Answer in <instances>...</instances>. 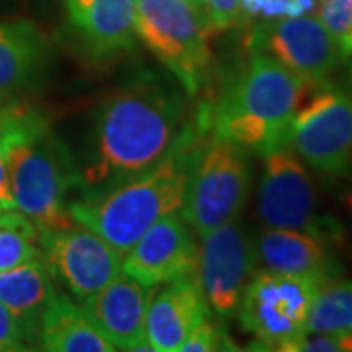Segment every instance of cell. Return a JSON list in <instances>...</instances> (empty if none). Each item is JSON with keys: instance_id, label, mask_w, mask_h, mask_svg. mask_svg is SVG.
I'll return each instance as SVG.
<instances>
[{"instance_id": "obj_3", "label": "cell", "mask_w": 352, "mask_h": 352, "mask_svg": "<svg viewBox=\"0 0 352 352\" xmlns=\"http://www.w3.org/2000/svg\"><path fill=\"white\" fill-rule=\"evenodd\" d=\"M14 208L38 223L55 229L75 223L69 196L80 190V166L63 141L53 135L43 116L18 108L0 131Z\"/></svg>"}, {"instance_id": "obj_5", "label": "cell", "mask_w": 352, "mask_h": 352, "mask_svg": "<svg viewBox=\"0 0 352 352\" xmlns=\"http://www.w3.org/2000/svg\"><path fill=\"white\" fill-rule=\"evenodd\" d=\"M206 12L182 0H138L135 34L188 96L208 85L212 51Z\"/></svg>"}, {"instance_id": "obj_27", "label": "cell", "mask_w": 352, "mask_h": 352, "mask_svg": "<svg viewBox=\"0 0 352 352\" xmlns=\"http://www.w3.org/2000/svg\"><path fill=\"white\" fill-rule=\"evenodd\" d=\"M292 352H340L339 337L329 333L305 331L294 344Z\"/></svg>"}, {"instance_id": "obj_13", "label": "cell", "mask_w": 352, "mask_h": 352, "mask_svg": "<svg viewBox=\"0 0 352 352\" xmlns=\"http://www.w3.org/2000/svg\"><path fill=\"white\" fill-rule=\"evenodd\" d=\"M200 245L198 235L173 212L155 221L126 252L122 272L147 288H157L180 278L196 276Z\"/></svg>"}, {"instance_id": "obj_1", "label": "cell", "mask_w": 352, "mask_h": 352, "mask_svg": "<svg viewBox=\"0 0 352 352\" xmlns=\"http://www.w3.org/2000/svg\"><path fill=\"white\" fill-rule=\"evenodd\" d=\"M178 80L143 73L96 108L80 166V196L112 190L161 163L186 131L188 104Z\"/></svg>"}, {"instance_id": "obj_12", "label": "cell", "mask_w": 352, "mask_h": 352, "mask_svg": "<svg viewBox=\"0 0 352 352\" xmlns=\"http://www.w3.org/2000/svg\"><path fill=\"white\" fill-rule=\"evenodd\" d=\"M200 241L196 280L210 311L226 321L233 319L254 274V243L235 221L217 227Z\"/></svg>"}, {"instance_id": "obj_2", "label": "cell", "mask_w": 352, "mask_h": 352, "mask_svg": "<svg viewBox=\"0 0 352 352\" xmlns=\"http://www.w3.org/2000/svg\"><path fill=\"white\" fill-rule=\"evenodd\" d=\"M206 126L208 120L190 122L178 145L149 170L112 190L78 196L69 204L71 219L126 254L155 221L180 212L192 166L204 145L200 131Z\"/></svg>"}, {"instance_id": "obj_6", "label": "cell", "mask_w": 352, "mask_h": 352, "mask_svg": "<svg viewBox=\"0 0 352 352\" xmlns=\"http://www.w3.org/2000/svg\"><path fill=\"white\" fill-rule=\"evenodd\" d=\"M252 184L245 149L226 139L212 138L194 161L180 215L204 239L214 229L235 221L245 208Z\"/></svg>"}, {"instance_id": "obj_21", "label": "cell", "mask_w": 352, "mask_h": 352, "mask_svg": "<svg viewBox=\"0 0 352 352\" xmlns=\"http://www.w3.org/2000/svg\"><path fill=\"white\" fill-rule=\"evenodd\" d=\"M305 331L352 335V282H325L315 292Z\"/></svg>"}, {"instance_id": "obj_26", "label": "cell", "mask_w": 352, "mask_h": 352, "mask_svg": "<svg viewBox=\"0 0 352 352\" xmlns=\"http://www.w3.org/2000/svg\"><path fill=\"white\" fill-rule=\"evenodd\" d=\"M25 337L16 315L0 303V352L24 351Z\"/></svg>"}, {"instance_id": "obj_25", "label": "cell", "mask_w": 352, "mask_h": 352, "mask_svg": "<svg viewBox=\"0 0 352 352\" xmlns=\"http://www.w3.org/2000/svg\"><path fill=\"white\" fill-rule=\"evenodd\" d=\"M204 12L210 32H223L241 22V0H206Z\"/></svg>"}, {"instance_id": "obj_35", "label": "cell", "mask_w": 352, "mask_h": 352, "mask_svg": "<svg viewBox=\"0 0 352 352\" xmlns=\"http://www.w3.org/2000/svg\"><path fill=\"white\" fill-rule=\"evenodd\" d=\"M0 212H2V208H0Z\"/></svg>"}, {"instance_id": "obj_16", "label": "cell", "mask_w": 352, "mask_h": 352, "mask_svg": "<svg viewBox=\"0 0 352 352\" xmlns=\"http://www.w3.org/2000/svg\"><path fill=\"white\" fill-rule=\"evenodd\" d=\"M210 305L196 276L163 284L149 302L145 333L153 351H180L190 331L210 319Z\"/></svg>"}, {"instance_id": "obj_19", "label": "cell", "mask_w": 352, "mask_h": 352, "mask_svg": "<svg viewBox=\"0 0 352 352\" xmlns=\"http://www.w3.org/2000/svg\"><path fill=\"white\" fill-rule=\"evenodd\" d=\"M38 342L51 352H112L110 340L92 325L85 311L65 294L55 292L41 315Z\"/></svg>"}, {"instance_id": "obj_18", "label": "cell", "mask_w": 352, "mask_h": 352, "mask_svg": "<svg viewBox=\"0 0 352 352\" xmlns=\"http://www.w3.org/2000/svg\"><path fill=\"white\" fill-rule=\"evenodd\" d=\"M55 292L51 270L41 256L0 272V303L20 321L25 342L38 340L41 315Z\"/></svg>"}, {"instance_id": "obj_34", "label": "cell", "mask_w": 352, "mask_h": 352, "mask_svg": "<svg viewBox=\"0 0 352 352\" xmlns=\"http://www.w3.org/2000/svg\"><path fill=\"white\" fill-rule=\"evenodd\" d=\"M349 87H351V92H352V61L349 65Z\"/></svg>"}, {"instance_id": "obj_14", "label": "cell", "mask_w": 352, "mask_h": 352, "mask_svg": "<svg viewBox=\"0 0 352 352\" xmlns=\"http://www.w3.org/2000/svg\"><path fill=\"white\" fill-rule=\"evenodd\" d=\"M151 289L122 272L85 298L80 309L116 351H153L145 333Z\"/></svg>"}, {"instance_id": "obj_33", "label": "cell", "mask_w": 352, "mask_h": 352, "mask_svg": "<svg viewBox=\"0 0 352 352\" xmlns=\"http://www.w3.org/2000/svg\"><path fill=\"white\" fill-rule=\"evenodd\" d=\"M182 2H188V4H192V6H196V8L204 10V2H206V0H182Z\"/></svg>"}, {"instance_id": "obj_22", "label": "cell", "mask_w": 352, "mask_h": 352, "mask_svg": "<svg viewBox=\"0 0 352 352\" xmlns=\"http://www.w3.org/2000/svg\"><path fill=\"white\" fill-rule=\"evenodd\" d=\"M41 256L39 227L18 210L0 212V272Z\"/></svg>"}, {"instance_id": "obj_30", "label": "cell", "mask_w": 352, "mask_h": 352, "mask_svg": "<svg viewBox=\"0 0 352 352\" xmlns=\"http://www.w3.org/2000/svg\"><path fill=\"white\" fill-rule=\"evenodd\" d=\"M339 45L342 55H352V28L349 30L346 36H342V38L339 39Z\"/></svg>"}, {"instance_id": "obj_11", "label": "cell", "mask_w": 352, "mask_h": 352, "mask_svg": "<svg viewBox=\"0 0 352 352\" xmlns=\"http://www.w3.org/2000/svg\"><path fill=\"white\" fill-rule=\"evenodd\" d=\"M314 178L289 147L264 153L258 184V215L268 229H300L325 237V226L315 214Z\"/></svg>"}, {"instance_id": "obj_10", "label": "cell", "mask_w": 352, "mask_h": 352, "mask_svg": "<svg viewBox=\"0 0 352 352\" xmlns=\"http://www.w3.org/2000/svg\"><path fill=\"white\" fill-rule=\"evenodd\" d=\"M249 47L272 57L311 85L327 80L342 55L339 39L309 14L256 25L249 36Z\"/></svg>"}, {"instance_id": "obj_9", "label": "cell", "mask_w": 352, "mask_h": 352, "mask_svg": "<svg viewBox=\"0 0 352 352\" xmlns=\"http://www.w3.org/2000/svg\"><path fill=\"white\" fill-rule=\"evenodd\" d=\"M39 249L51 276L80 302L122 274L124 252L80 223L39 229Z\"/></svg>"}, {"instance_id": "obj_8", "label": "cell", "mask_w": 352, "mask_h": 352, "mask_svg": "<svg viewBox=\"0 0 352 352\" xmlns=\"http://www.w3.org/2000/svg\"><path fill=\"white\" fill-rule=\"evenodd\" d=\"M288 147L323 175H342L352 163V94L327 80L309 88L292 120Z\"/></svg>"}, {"instance_id": "obj_4", "label": "cell", "mask_w": 352, "mask_h": 352, "mask_svg": "<svg viewBox=\"0 0 352 352\" xmlns=\"http://www.w3.org/2000/svg\"><path fill=\"white\" fill-rule=\"evenodd\" d=\"M311 87L272 57L251 51L249 63L208 112V129L245 151L288 147L292 120Z\"/></svg>"}, {"instance_id": "obj_23", "label": "cell", "mask_w": 352, "mask_h": 352, "mask_svg": "<svg viewBox=\"0 0 352 352\" xmlns=\"http://www.w3.org/2000/svg\"><path fill=\"white\" fill-rule=\"evenodd\" d=\"M214 351H237L233 340L227 337L226 331L214 325L212 321H201L198 327L190 331L178 352H214Z\"/></svg>"}, {"instance_id": "obj_7", "label": "cell", "mask_w": 352, "mask_h": 352, "mask_svg": "<svg viewBox=\"0 0 352 352\" xmlns=\"http://www.w3.org/2000/svg\"><path fill=\"white\" fill-rule=\"evenodd\" d=\"M321 282L258 270L249 280L239 305L241 327L256 349L288 351L305 333L309 305Z\"/></svg>"}, {"instance_id": "obj_24", "label": "cell", "mask_w": 352, "mask_h": 352, "mask_svg": "<svg viewBox=\"0 0 352 352\" xmlns=\"http://www.w3.org/2000/svg\"><path fill=\"white\" fill-rule=\"evenodd\" d=\"M317 14L337 39L346 36L352 28V0H317Z\"/></svg>"}, {"instance_id": "obj_28", "label": "cell", "mask_w": 352, "mask_h": 352, "mask_svg": "<svg viewBox=\"0 0 352 352\" xmlns=\"http://www.w3.org/2000/svg\"><path fill=\"white\" fill-rule=\"evenodd\" d=\"M0 208H2V210H16V208H14L12 190H10L8 168H6V161H4L2 145H0Z\"/></svg>"}, {"instance_id": "obj_17", "label": "cell", "mask_w": 352, "mask_h": 352, "mask_svg": "<svg viewBox=\"0 0 352 352\" xmlns=\"http://www.w3.org/2000/svg\"><path fill=\"white\" fill-rule=\"evenodd\" d=\"M256 261L264 270L309 278L325 284L335 274L323 237L300 229H266L254 243Z\"/></svg>"}, {"instance_id": "obj_29", "label": "cell", "mask_w": 352, "mask_h": 352, "mask_svg": "<svg viewBox=\"0 0 352 352\" xmlns=\"http://www.w3.org/2000/svg\"><path fill=\"white\" fill-rule=\"evenodd\" d=\"M18 108H20L18 104H10V102H6V98H0V131L12 120Z\"/></svg>"}, {"instance_id": "obj_31", "label": "cell", "mask_w": 352, "mask_h": 352, "mask_svg": "<svg viewBox=\"0 0 352 352\" xmlns=\"http://www.w3.org/2000/svg\"><path fill=\"white\" fill-rule=\"evenodd\" d=\"M339 342L340 351L352 352V335H342V337H339Z\"/></svg>"}, {"instance_id": "obj_32", "label": "cell", "mask_w": 352, "mask_h": 352, "mask_svg": "<svg viewBox=\"0 0 352 352\" xmlns=\"http://www.w3.org/2000/svg\"><path fill=\"white\" fill-rule=\"evenodd\" d=\"M344 206H346V210H349V215H351V223H352V192H349V194L344 196Z\"/></svg>"}, {"instance_id": "obj_20", "label": "cell", "mask_w": 352, "mask_h": 352, "mask_svg": "<svg viewBox=\"0 0 352 352\" xmlns=\"http://www.w3.org/2000/svg\"><path fill=\"white\" fill-rule=\"evenodd\" d=\"M47 45L28 20L0 22V98L32 85L45 65Z\"/></svg>"}, {"instance_id": "obj_15", "label": "cell", "mask_w": 352, "mask_h": 352, "mask_svg": "<svg viewBox=\"0 0 352 352\" xmlns=\"http://www.w3.org/2000/svg\"><path fill=\"white\" fill-rule=\"evenodd\" d=\"M67 20L82 50L96 61H112L135 47L138 0H65Z\"/></svg>"}]
</instances>
